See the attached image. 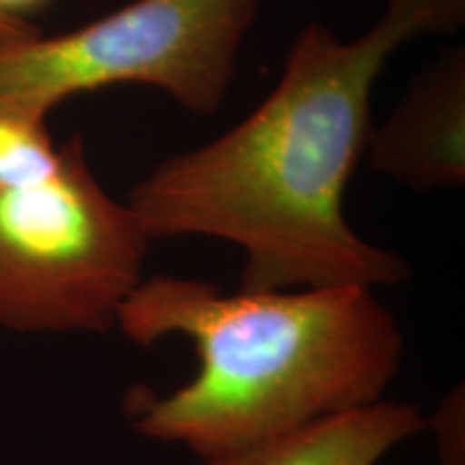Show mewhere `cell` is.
Listing matches in <instances>:
<instances>
[{"mask_svg":"<svg viewBox=\"0 0 465 465\" xmlns=\"http://www.w3.org/2000/svg\"><path fill=\"white\" fill-rule=\"evenodd\" d=\"M420 35L416 17L394 7L356 39L306 25L252 113L213 141L162 160L130 190L125 203L149 240L235 243L242 289L407 281L403 254L349 224L345 192L364 160L377 78Z\"/></svg>","mask_w":465,"mask_h":465,"instance_id":"1","label":"cell"},{"mask_svg":"<svg viewBox=\"0 0 465 465\" xmlns=\"http://www.w3.org/2000/svg\"><path fill=\"white\" fill-rule=\"evenodd\" d=\"M116 330L141 347L183 336L199 369L168 394L132 392L143 438L223 461L386 399L405 336L375 289L224 291L201 278L144 276Z\"/></svg>","mask_w":465,"mask_h":465,"instance_id":"2","label":"cell"},{"mask_svg":"<svg viewBox=\"0 0 465 465\" xmlns=\"http://www.w3.org/2000/svg\"><path fill=\"white\" fill-rule=\"evenodd\" d=\"M151 242L110 196L80 136L37 182L0 190V328L17 334L116 330Z\"/></svg>","mask_w":465,"mask_h":465,"instance_id":"3","label":"cell"},{"mask_svg":"<svg viewBox=\"0 0 465 465\" xmlns=\"http://www.w3.org/2000/svg\"><path fill=\"white\" fill-rule=\"evenodd\" d=\"M267 0H132L74 31L0 42V106L48 116L119 84L149 86L190 113L223 106Z\"/></svg>","mask_w":465,"mask_h":465,"instance_id":"4","label":"cell"},{"mask_svg":"<svg viewBox=\"0 0 465 465\" xmlns=\"http://www.w3.org/2000/svg\"><path fill=\"white\" fill-rule=\"evenodd\" d=\"M364 160L416 192L465 182V45H452L414 75L391 114L373 124Z\"/></svg>","mask_w":465,"mask_h":465,"instance_id":"5","label":"cell"},{"mask_svg":"<svg viewBox=\"0 0 465 465\" xmlns=\"http://www.w3.org/2000/svg\"><path fill=\"white\" fill-rule=\"evenodd\" d=\"M429 416L405 401L375 403L332 416L274 444L201 465H380L386 455L427 431Z\"/></svg>","mask_w":465,"mask_h":465,"instance_id":"6","label":"cell"},{"mask_svg":"<svg viewBox=\"0 0 465 465\" xmlns=\"http://www.w3.org/2000/svg\"><path fill=\"white\" fill-rule=\"evenodd\" d=\"M48 116L0 106V190L37 182L54 168L58 151Z\"/></svg>","mask_w":465,"mask_h":465,"instance_id":"7","label":"cell"},{"mask_svg":"<svg viewBox=\"0 0 465 465\" xmlns=\"http://www.w3.org/2000/svg\"><path fill=\"white\" fill-rule=\"evenodd\" d=\"M386 7L414 15L422 35L452 33L465 22V0H386Z\"/></svg>","mask_w":465,"mask_h":465,"instance_id":"8","label":"cell"},{"mask_svg":"<svg viewBox=\"0 0 465 465\" xmlns=\"http://www.w3.org/2000/svg\"><path fill=\"white\" fill-rule=\"evenodd\" d=\"M39 28L33 26L26 17H14L0 14V42H15L37 35Z\"/></svg>","mask_w":465,"mask_h":465,"instance_id":"9","label":"cell"},{"mask_svg":"<svg viewBox=\"0 0 465 465\" xmlns=\"http://www.w3.org/2000/svg\"><path fill=\"white\" fill-rule=\"evenodd\" d=\"M45 3H50V0H0V14L25 17L31 11L42 9Z\"/></svg>","mask_w":465,"mask_h":465,"instance_id":"10","label":"cell"}]
</instances>
